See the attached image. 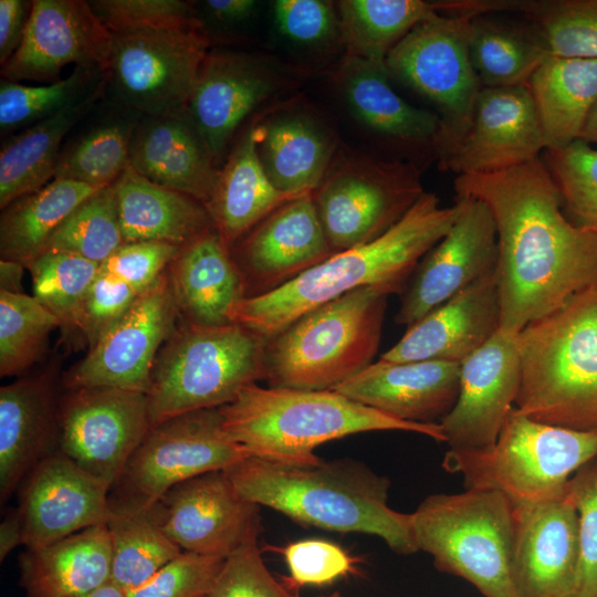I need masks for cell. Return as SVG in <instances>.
<instances>
[{
    "instance_id": "cell-8",
    "label": "cell",
    "mask_w": 597,
    "mask_h": 597,
    "mask_svg": "<svg viewBox=\"0 0 597 597\" xmlns=\"http://www.w3.org/2000/svg\"><path fill=\"white\" fill-rule=\"evenodd\" d=\"M419 551L436 568L473 585L484 597H516L512 558L514 505L493 490L427 496L411 513Z\"/></svg>"
},
{
    "instance_id": "cell-54",
    "label": "cell",
    "mask_w": 597,
    "mask_h": 597,
    "mask_svg": "<svg viewBox=\"0 0 597 597\" xmlns=\"http://www.w3.org/2000/svg\"><path fill=\"white\" fill-rule=\"evenodd\" d=\"M181 247L155 241L122 244L100 271L125 282L138 293H144L165 273Z\"/></svg>"
},
{
    "instance_id": "cell-34",
    "label": "cell",
    "mask_w": 597,
    "mask_h": 597,
    "mask_svg": "<svg viewBox=\"0 0 597 597\" xmlns=\"http://www.w3.org/2000/svg\"><path fill=\"white\" fill-rule=\"evenodd\" d=\"M256 149L272 185L285 195L312 193L334 159L326 130L302 114H284L256 125Z\"/></svg>"
},
{
    "instance_id": "cell-39",
    "label": "cell",
    "mask_w": 597,
    "mask_h": 597,
    "mask_svg": "<svg viewBox=\"0 0 597 597\" xmlns=\"http://www.w3.org/2000/svg\"><path fill=\"white\" fill-rule=\"evenodd\" d=\"M469 54L482 87H511L527 85L549 52L534 25L526 30L479 15L471 21Z\"/></svg>"
},
{
    "instance_id": "cell-25",
    "label": "cell",
    "mask_w": 597,
    "mask_h": 597,
    "mask_svg": "<svg viewBox=\"0 0 597 597\" xmlns=\"http://www.w3.org/2000/svg\"><path fill=\"white\" fill-rule=\"evenodd\" d=\"M459 389V363L379 358L333 390L401 421L439 423Z\"/></svg>"
},
{
    "instance_id": "cell-40",
    "label": "cell",
    "mask_w": 597,
    "mask_h": 597,
    "mask_svg": "<svg viewBox=\"0 0 597 597\" xmlns=\"http://www.w3.org/2000/svg\"><path fill=\"white\" fill-rule=\"evenodd\" d=\"M439 13V2L343 0L338 2V29L348 55L385 61L416 25Z\"/></svg>"
},
{
    "instance_id": "cell-50",
    "label": "cell",
    "mask_w": 597,
    "mask_h": 597,
    "mask_svg": "<svg viewBox=\"0 0 597 597\" xmlns=\"http://www.w3.org/2000/svg\"><path fill=\"white\" fill-rule=\"evenodd\" d=\"M565 490L578 515L577 597H597V457L569 479Z\"/></svg>"
},
{
    "instance_id": "cell-38",
    "label": "cell",
    "mask_w": 597,
    "mask_h": 597,
    "mask_svg": "<svg viewBox=\"0 0 597 597\" xmlns=\"http://www.w3.org/2000/svg\"><path fill=\"white\" fill-rule=\"evenodd\" d=\"M98 188L85 184L53 179L27 193L1 211L0 256L25 268L42 254L64 220Z\"/></svg>"
},
{
    "instance_id": "cell-62",
    "label": "cell",
    "mask_w": 597,
    "mask_h": 597,
    "mask_svg": "<svg viewBox=\"0 0 597 597\" xmlns=\"http://www.w3.org/2000/svg\"><path fill=\"white\" fill-rule=\"evenodd\" d=\"M317 597H342V595L338 591L332 593L329 595H322Z\"/></svg>"
},
{
    "instance_id": "cell-41",
    "label": "cell",
    "mask_w": 597,
    "mask_h": 597,
    "mask_svg": "<svg viewBox=\"0 0 597 597\" xmlns=\"http://www.w3.org/2000/svg\"><path fill=\"white\" fill-rule=\"evenodd\" d=\"M106 525L112 544L111 580L126 593L145 585L184 552L164 532L153 506L111 512Z\"/></svg>"
},
{
    "instance_id": "cell-58",
    "label": "cell",
    "mask_w": 597,
    "mask_h": 597,
    "mask_svg": "<svg viewBox=\"0 0 597 597\" xmlns=\"http://www.w3.org/2000/svg\"><path fill=\"white\" fill-rule=\"evenodd\" d=\"M23 544V528L18 510L9 512L0 524V561Z\"/></svg>"
},
{
    "instance_id": "cell-52",
    "label": "cell",
    "mask_w": 597,
    "mask_h": 597,
    "mask_svg": "<svg viewBox=\"0 0 597 597\" xmlns=\"http://www.w3.org/2000/svg\"><path fill=\"white\" fill-rule=\"evenodd\" d=\"M226 558L181 552L128 597H206Z\"/></svg>"
},
{
    "instance_id": "cell-30",
    "label": "cell",
    "mask_w": 597,
    "mask_h": 597,
    "mask_svg": "<svg viewBox=\"0 0 597 597\" xmlns=\"http://www.w3.org/2000/svg\"><path fill=\"white\" fill-rule=\"evenodd\" d=\"M28 597H82L111 580L112 544L106 524L87 527L20 556Z\"/></svg>"
},
{
    "instance_id": "cell-15",
    "label": "cell",
    "mask_w": 597,
    "mask_h": 597,
    "mask_svg": "<svg viewBox=\"0 0 597 597\" xmlns=\"http://www.w3.org/2000/svg\"><path fill=\"white\" fill-rule=\"evenodd\" d=\"M178 322L166 270L65 374L64 387H114L148 394L157 355Z\"/></svg>"
},
{
    "instance_id": "cell-37",
    "label": "cell",
    "mask_w": 597,
    "mask_h": 597,
    "mask_svg": "<svg viewBox=\"0 0 597 597\" xmlns=\"http://www.w3.org/2000/svg\"><path fill=\"white\" fill-rule=\"evenodd\" d=\"M545 150L580 139L597 101V60L548 55L527 84Z\"/></svg>"
},
{
    "instance_id": "cell-4",
    "label": "cell",
    "mask_w": 597,
    "mask_h": 597,
    "mask_svg": "<svg viewBox=\"0 0 597 597\" xmlns=\"http://www.w3.org/2000/svg\"><path fill=\"white\" fill-rule=\"evenodd\" d=\"M219 410L230 440L254 457L286 463H315L320 444L368 431H409L446 442L439 423L401 421L335 390L252 384Z\"/></svg>"
},
{
    "instance_id": "cell-6",
    "label": "cell",
    "mask_w": 597,
    "mask_h": 597,
    "mask_svg": "<svg viewBox=\"0 0 597 597\" xmlns=\"http://www.w3.org/2000/svg\"><path fill=\"white\" fill-rule=\"evenodd\" d=\"M389 295L377 287L355 290L266 339L268 386L333 390L366 369L379 348Z\"/></svg>"
},
{
    "instance_id": "cell-47",
    "label": "cell",
    "mask_w": 597,
    "mask_h": 597,
    "mask_svg": "<svg viewBox=\"0 0 597 597\" xmlns=\"http://www.w3.org/2000/svg\"><path fill=\"white\" fill-rule=\"evenodd\" d=\"M557 188L563 211L576 227L597 233V147L577 139L541 156Z\"/></svg>"
},
{
    "instance_id": "cell-48",
    "label": "cell",
    "mask_w": 597,
    "mask_h": 597,
    "mask_svg": "<svg viewBox=\"0 0 597 597\" xmlns=\"http://www.w3.org/2000/svg\"><path fill=\"white\" fill-rule=\"evenodd\" d=\"M88 2L94 13L112 33L205 28L195 4L189 1L94 0Z\"/></svg>"
},
{
    "instance_id": "cell-56",
    "label": "cell",
    "mask_w": 597,
    "mask_h": 597,
    "mask_svg": "<svg viewBox=\"0 0 597 597\" xmlns=\"http://www.w3.org/2000/svg\"><path fill=\"white\" fill-rule=\"evenodd\" d=\"M32 9V1L0 0V65L20 46Z\"/></svg>"
},
{
    "instance_id": "cell-28",
    "label": "cell",
    "mask_w": 597,
    "mask_h": 597,
    "mask_svg": "<svg viewBox=\"0 0 597 597\" xmlns=\"http://www.w3.org/2000/svg\"><path fill=\"white\" fill-rule=\"evenodd\" d=\"M128 167L147 180L203 205L212 193L219 170L186 114L142 115L132 138Z\"/></svg>"
},
{
    "instance_id": "cell-29",
    "label": "cell",
    "mask_w": 597,
    "mask_h": 597,
    "mask_svg": "<svg viewBox=\"0 0 597 597\" xmlns=\"http://www.w3.org/2000/svg\"><path fill=\"white\" fill-rule=\"evenodd\" d=\"M179 318L192 324H232L244 287L230 249L212 229L181 248L167 268Z\"/></svg>"
},
{
    "instance_id": "cell-53",
    "label": "cell",
    "mask_w": 597,
    "mask_h": 597,
    "mask_svg": "<svg viewBox=\"0 0 597 597\" xmlns=\"http://www.w3.org/2000/svg\"><path fill=\"white\" fill-rule=\"evenodd\" d=\"M142 293L106 273L98 272L81 304L76 333L92 348L130 308Z\"/></svg>"
},
{
    "instance_id": "cell-45",
    "label": "cell",
    "mask_w": 597,
    "mask_h": 597,
    "mask_svg": "<svg viewBox=\"0 0 597 597\" xmlns=\"http://www.w3.org/2000/svg\"><path fill=\"white\" fill-rule=\"evenodd\" d=\"M100 266L63 252H44L27 265L32 277V296L59 320L65 335L76 333L81 304Z\"/></svg>"
},
{
    "instance_id": "cell-19",
    "label": "cell",
    "mask_w": 597,
    "mask_h": 597,
    "mask_svg": "<svg viewBox=\"0 0 597 597\" xmlns=\"http://www.w3.org/2000/svg\"><path fill=\"white\" fill-rule=\"evenodd\" d=\"M521 380L517 334L499 329L460 364V389L439 422L450 450L490 448L515 407Z\"/></svg>"
},
{
    "instance_id": "cell-44",
    "label": "cell",
    "mask_w": 597,
    "mask_h": 597,
    "mask_svg": "<svg viewBox=\"0 0 597 597\" xmlns=\"http://www.w3.org/2000/svg\"><path fill=\"white\" fill-rule=\"evenodd\" d=\"M59 320L33 296L0 291V376H18L34 365Z\"/></svg>"
},
{
    "instance_id": "cell-1",
    "label": "cell",
    "mask_w": 597,
    "mask_h": 597,
    "mask_svg": "<svg viewBox=\"0 0 597 597\" xmlns=\"http://www.w3.org/2000/svg\"><path fill=\"white\" fill-rule=\"evenodd\" d=\"M454 190L482 201L495 223L500 329L519 334L597 286V233L567 219L542 157L498 172L457 176Z\"/></svg>"
},
{
    "instance_id": "cell-23",
    "label": "cell",
    "mask_w": 597,
    "mask_h": 597,
    "mask_svg": "<svg viewBox=\"0 0 597 597\" xmlns=\"http://www.w3.org/2000/svg\"><path fill=\"white\" fill-rule=\"evenodd\" d=\"M109 486L60 450L40 461L20 486L23 545L38 548L111 516Z\"/></svg>"
},
{
    "instance_id": "cell-43",
    "label": "cell",
    "mask_w": 597,
    "mask_h": 597,
    "mask_svg": "<svg viewBox=\"0 0 597 597\" xmlns=\"http://www.w3.org/2000/svg\"><path fill=\"white\" fill-rule=\"evenodd\" d=\"M122 244L124 239L112 185L84 200L57 228L44 252L70 253L101 265Z\"/></svg>"
},
{
    "instance_id": "cell-42",
    "label": "cell",
    "mask_w": 597,
    "mask_h": 597,
    "mask_svg": "<svg viewBox=\"0 0 597 597\" xmlns=\"http://www.w3.org/2000/svg\"><path fill=\"white\" fill-rule=\"evenodd\" d=\"M107 74L73 67L64 78L40 85L0 81V134L2 139L25 129L106 86Z\"/></svg>"
},
{
    "instance_id": "cell-11",
    "label": "cell",
    "mask_w": 597,
    "mask_h": 597,
    "mask_svg": "<svg viewBox=\"0 0 597 597\" xmlns=\"http://www.w3.org/2000/svg\"><path fill=\"white\" fill-rule=\"evenodd\" d=\"M252 455L222 429L219 408L170 418L147 432L109 490L111 512L150 509L172 486Z\"/></svg>"
},
{
    "instance_id": "cell-46",
    "label": "cell",
    "mask_w": 597,
    "mask_h": 597,
    "mask_svg": "<svg viewBox=\"0 0 597 597\" xmlns=\"http://www.w3.org/2000/svg\"><path fill=\"white\" fill-rule=\"evenodd\" d=\"M551 55L597 60V0H524Z\"/></svg>"
},
{
    "instance_id": "cell-5",
    "label": "cell",
    "mask_w": 597,
    "mask_h": 597,
    "mask_svg": "<svg viewBox=\"0 0 597 597\" xmlns=\"http://www.w3.org/2000/svg\"><path fill=\"white\" fill-rule=\"evenodd\" d=\"M517 342L515 408L543 423L597 432V286L527 324Z\"/></svg>"
},
{
    "instance_id": "cell-18",
    "label": "cell",
    "mask_w": 597,
    "mask_h": 597,
    "mask_svg": "<svg viewBox=\"0 0 597 597\" xmlns=\"http://www.w3.org/2000/svg\"><path fill=\"white\" fill-rule=\"evenodd\" d=\"M113 34L84 0H33L22 42L1 78L52 83L67 65L107 74Z\"/></svg>"
},
{
    "instance_id": "cell-14",
    "label": "cell",
    "mask_w": 597,
    "mask_h": 597,
    "mask_svg": "<svg viewBox=\"0 0 597 597\" xmlns=\"http://www.w3.org/2000/svg\"><path fill=\"white\" fill-rule=\"evenodd\" d=\"M57 421L59 450L109 490L151 428L147 394L114 387L66 389Z\"/></svg>"
},
{
    "instance_id": "cell-24",
    "label": "cell",
    "mask_w": 597,
    "mask_h": 597,
    "mask_svg": "<svg viewBox=\"0 0 597 597\" xmlns=\"http://www.w3.org/2000/svg\"><path fill=\"white\" fill-rule=\"evenodd\" d=\"M496 269L411 326L380 358L395 363L442 360L461 364L499 329Z\"/></svg>"
},
{
    "instance_id": "cell-59",
    "label": "cell",
    "mask_w": 597,
    "mask_h": 597,
    "mask_svg": "<svg viewBox=\"0 0 597 597\" xmlns=\"http://www.w3.org/2000/svg\"><path fill=\"white\" fill-rule=\"evenodd\" d=\"M24 265L18 261L0 259V291L23 293L22 279Z\"/></svg>"
},
{
    "instance_id": "cell-12",
    "label": "cell",
    "mask_w": 597,
    "mask_h": 597,
    "mask_svg": "<svg viewBox=\"0 0 597 597\" xmlns=\"http://www.w3.org/2000/svg\"><path fill=\"white\" fill-rule=\"evenodd\" d=\"M423 193L413 163L344 155L333 159L312 197L337 253L383 235Z\"/></svg>"
},
{
    "instance_id": "cell-10",
    "label": "cell",
    "mask_w": 597,
    "mask_h": 597,
    "mask_svg": "<svg viewBox=\"0 0 597 597\" xmlns=\"http://www.w3.org/2000/svg\"><path fill=\"white\" fill-rule=\"evenodd\" d=\"M473 18L439 13L416 25L385 60L389 75L438 108L440 132L434 153L439 165L464 137L482 88L469 54Z\"/></svg>"
},
{
    "instance_id": "cell-49",
    "label": "cell",
    "mask_w": 597,
    "mask_h": 597,
    "mask_svg": "<svg viewBox=\"0 0 597 597\" xmlns=\"http://www.w3.org/2000/svg\"><path fill=\"white\" fill-rule=\"evenodd\" d=\"M206 597H300L266 567L258 537L251 538L224 559Z\"/></svg>"
},
{
    "instance_id": "cell-51",
    "label": "cell",
    "mask_w": 597,
    "mask_h": 597,
    "mask_svg": "<svg viewBox=\"0 0 597 597\" xmlns=\"http://www.w3.org/2000/svg\"><path fill=\"white\" fill-rule=\"evenodd\" d=\"M281 552L290 570V577H282V580L294 591L302 586L329 585L339 577L358 572V558L324 540L294 542Z\"/></svg>"
},
{
    "instance_id": "cell-27",
    "label": "cell",
    "mask_w": 597,
    "mask_h": 597,
    "mask_svg": "<svg viewBox=\"0 0 597 597\" xmlns=\"http://www.w3.org/2000/svg\"><path fill=\"white\" fill-rule=\"evenodd\" d=\"M59 400L51 373L0 388V501L21 486L34 467L59 450Z\"/></svg>"
},
{
    "instance_id": "cell-35",
    "label": "cell",
    "mask_w": 597,
    "mask_h": 597,
    "mask_svg": "<svg viewBox=\"0 0 597 597\" xmlns=\"http://www.w3.org/2000/svg\"><path fill=\"white\" fill-rule=\"evenodd\" d=\"M93 111V109H92ZM142 115L109 100L93 117L81 121L65 139L53 179L94 188L114 185L129 166L132 138Z\"/></svg>"
},
{
    "instance_id": "cell-26",
    "label": "cell",
    "mask_w": 597,
    "mask_h": 597,
    "mask_svg": "<svg viewBox=\"0 0 597 597\" xmlns=\"http://www.w3.org/2000/svg\"><path fill=\"white\" fill-rule=\"evenodd\" d=\"M270 71L253 56L209 51L186 108L216 165L244 119L273 92Z\"/></svg>"
},
{
    "instance_id": "cell-61",
    "label": "cell",
    "mask_w": 597,
    "mask_h": 597,
    "mask_svg": "<svg viewBox=\"0 0 597 597\" xmlns=\"http://www.w3.org/2000/svg\"><path fill=\"white\" fill-rule=\"evenodd\" d=\"M82 597H128L126 591L112 580Z\"/></svg>"
},
{
    "instance_id": "cell-32",
    "label": "cell",
    "mask_w": 597,
    "mask_h": 597,
    "mask_svg": "<svg viewBox=\"0 0 597 597\" xmlns=\"http://www.w3.org/2000/svg\"><path fill=\"white\" fill-rule=\"evenodd\" d=\"M256 143V125L252 124L218 170L205 205L214 230L229 249L275 209L297 198L272 185L260 161Z\"/></svg>"
},
{
    "instance_id": "cell-33",
    "label": "cell",
    "mask_w": 597,
    "mask_h": 597,
    "mask_svg": "<svg viewBox=\"0 0 597 597\" xmlns=\"http://www.w3.org/2000/svg\"><path fill=\"white\" fill-rule=\"evenodd\" d=\"M114 189L124 243L155 241L184 248L214 229L202 202L156 185L129 167Z\"/></svg>"
},
{
    "instance_id": "cell-36",
    "label": "cell",
    "mask_w": 597,
    "mask_h": 597,
    "mask_svg": "<svg viewBox=\"0 0 597 597\" xmlns=\"http://www.w3.org/2000/svg\"><path fill=\"white\" fill-rule=\"evenodd\" d=\"M106 86L25 129L12 134L0 149V208L33 192L54 178L63 144L102 98Z\"/></svg>"
},
{
    "instance_id": "cell-13",
    "label": "cell",
    "mask_w": 597,
    "mask_h": 597,
    "mask_svg": "<svg viewBox=\"0 0 597 597\" xmlns=\"http://www.w3.org/2000/svg\"><path fill=\"white\" fill-rule=\"evenodd\" d=\"M112 34L111 98L140 115L185 114L209 53L206 29Z\"/></svg>"
},
{
    "instance_id": "cell-3",
    "label": "cell",
    "mask_w": 597,
    "mask_h": 597,
    "mask_svg": "<svg viewBox=\"0 0 597 597\" xmlns=\"http://www.w3.org/2000/svg\"><path fill=\"white\" fill-rule=\"evenodd\" d=\"M459 206L442 207L426 192L413 207L377 239L332 254L281 287L243 298L231 322L265 339L301 315L362 287L401 294L422 256L451 229Z\"/></svg>"
},
{
    "instance_id": "cell-21",
    "label": "cell",
    "mask_w": 597,
    "mask_h": 597,
    "mask_svg": "<svg viewBox=\"0 0 597 597\" xmlns=\"http://www.w3.org/2000/svg\"><path fill=\"white\" fill-rule=\"evenodd\" d=\"M514 517L516 597H577L578 515L566 490L547 500L514 505Z\"/></svg>"
},
{
    "instance_id": "cell-2",
    "label": "cell",
    "mask_w": 597,
    "mask_h": 597,
    "mask_svg": "<svg viewBox=\"0 0 597 597\" xmlns=\"http://www.w3.org/2000/svg\"><path fill=\"white\" fill-rule=\"evenodd\" d=\"M223 471L243 498L298 524L375 535L400 555L419 551L411 513L388 506L389 479L358 460L286 463L250 455Z\"/></svg>"
},
{
    "instance_id": "cell-9",
    "label": "cell",
    "mask_w": 597,
    "mask_h": 597,
    "mask_svg": "<svg viewBox=\"0 0 597 597\" xmlns=\"http://www.w3.org/2000/svg\"><path fill=\"white\" fill-rule=\"evenodd\" d=\"M597 457V432L577 431L528 418L515 407L488 449L450 450L442 468L460 474L465 489L493 490L513 505L551 499Z\"/></svg>"
},
{
    "instance_id": "cell-31",
    "label": "cell",
    "mask_w": 597,
    "mask_h": 597,
    "mask_svg": "<svg viewBox=\"0 0 597 597\" xmlns=\"http://www.w3.org/2000/svg\"><path fill=\"white\" fill-rule=\"evenodd\" d=\"M337 77L348 106L367 127L406 146H430L434 153L438 114L402 100L388 81L385 61L347 54Z\"/></svg>"
},
{
    "instance_id": "cell-20",
    "label": "cell",
    "mask_w": 597,
    "mask_h": 597,
    "mask_svg": "<svg viewBox=\"0 0 597 597\" xmlns=\"http://www.w3.org/2000/svg\"><path fill=\"white\" fill-rule=\"evenodd\" d=\"M244 298L272 292L334 254L312 193L282 205L231 249Z\"/></svg>"
},
{
    "instance_id": "cell-16",
    "label": "cell",
    "mask_w": 597,
    "mask_h": 597,
    "mask_svg": "<svg viewBox=\"0 0 597 597\" xmlns=\"http://www.w3.org/2000/svg\"><path fill=\"white\" fill-rule=\"evenodd\" d=\"M455 202L453 226L422 256L400 294L398 325L411 326L496 269L498 233L489 208L472 197H457Z\"/></svg>"
},
{
    "instance_id": "cell-22",
    "label": "cell",
    "mask_w": 597,
    "mask_h": 597,
    "mask_svg": "<svg viewBox=\"0 0 597 597\" xmlns=\"http://www.w3.org/2000/svg\"><path fill=\"white\" fill-rule=\"evenodd\" d=\"M545 148L527 85L482 87L464 137L439 166L457 176L491 174L536 159Z\"/></svg>"
},
{
    "instance_id": "cell-60",
    "label": "cell",
    "mask_w": 597,
    "mask_h": 597,
    "mask_svg": "<svg viewBox=\"0 0 597 597\" xmlns=\"http://www.w3.org/2000/svg\"><path fill=\"white\" fill-rule=\"evenodd\" d=\"M580 139L597 146V101L589 112V115L584 125Z\"/></svg>"
},
{
    "instance_id": "cell-57",
    "label": "cell",
    "mask_w": 597,
    "mask_h": 597,
    "mask_svg": "<svg viewBox=\"0 0 597 597\" xmlns=\"http://www.w3.org/2000/svg\"><path fill=\"white\" fill-rule=\"evenodd\" d=\"M203 8L213 19L223 23H237L247 20L256 8L253 0H207Z\"/></svg>"
},
{
    "instance_id": "cell-7",
    "label": "cell",
    "mask_w": 597,
    "mask_h": 597,
    "mask_svg": "<svg viewBox=\"0 0 597 597\" xmlns=\"http://www.w3.org/2000/svg\"><path fill=\"white\" fill-rule=\"evenodd\" d=\"M266 339L239 325L179 322L160 348L147 394L151 428L176 416L220 408L264 380Z\"/></svg>"
},
{
    "instance_id": "cell-17",
    "label": "cell",
    "mask_w": 597,
    "mask_h": 597,
    "mask_svg": "<svg viewBox=\"0 0 597 597\" xmlns=\"http://www.w3.org/2000/svg\"><path fill=\"white\" fill-rule=\"evenodd\" d=\"M153 509L167 536L199 555L227 558L262 531L260 505L243 498L223 470L172 486Z\"/></svg>"
},
{
    "instance_id": "cell-55",
    "label": "cell",
    "mask_w": 597,
    "mask_h": 597,
    "mask_svg": "<svg viewBox=\"0 0 597 597\" xmlns=\"http://www.w3.org/2000/svg\"><path fill=\"white\" fill-rule=\"evenodd\" d=\"M273 12L279 30L300 43L321 42L338 28L332 3L323 0H277Z\"/></svg>"
}]
</instances>
